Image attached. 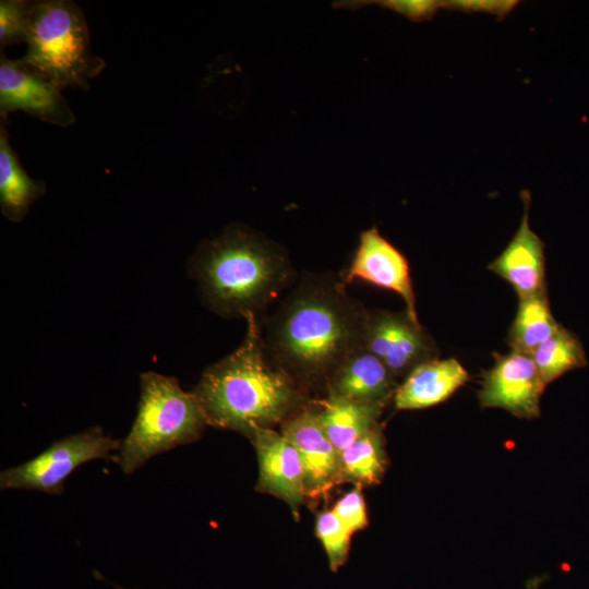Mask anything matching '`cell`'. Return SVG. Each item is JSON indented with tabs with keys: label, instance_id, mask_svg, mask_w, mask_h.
<instances>
[{
	"label": "cell",
	"instance_id": "17",
	"mask_svg": "<svg viewBox=\"0 0 589 589\" xmlns=\"http://www.w3.org/2000/svg\"><path fill=\"white\" fill-rule=\"evenodd\" d=\"M47 190L43 180L33 179L10 145L5 125L0 128V207L11 221L20 223L31 205Z\"/></svg>",
	"mask_w": 589,
	"mask_h": 589
},
{
	"label": "cell",
	"instance_id": "5",
	"mask_svg": "<svg viewBox=\"0 0 589 589\" xmlns=\"http://www.w3.org/2000/svg\"><path fill=\"white\" fill-rule=\"evenodd\" d=\"M25 43L21 59L60 88L87 89L106 65L92 53L84 14L71 1H34Z\"/></svg>",
	"mask_w": 589,
	"mask_h": 589
},
{
	"label": "cell",
	"instance_id": "7",
	"mask_svg": "<svg viewBox=\"0 0 589 589\" xmlns=\"http://www.w3.org/2000/svg\"><path fill=\"white\" fill-rule=\"evenodd\" d=\"M495 362L483 374L478 397L482 408H501L520 419L540 416L545 387L530 354L512 350L494 354Z\"/></svg>",
	"mask_w": 589,
	"mask_h": 589
},
{
	"label": "cell",
	"instance_id": "16",
	"mask_svg": "<svg viewBox=\"0 0 589 589\" xmlns=\"http://www.w3.org/2000/svg\"><path fill=\"white\" fill-rule=\"evenodd\" d=\"M383 408L381 404L326 396L314 410L326 436L340 453L378 426Z\"/></svg>",
	"mask_w": 589,
	"mask_h": 589
},
{
	"label": "cell",
	"instance_id": "18",
	"mask_svg": "<svg viewBox=\"0 0 589 589\" xmlns=\"http://www.w3.org/2000/svg\"><path fill=\"white\" fill-rule=\"evenodd\" d=\"M558 328L546 292L522 298L509 327L507 344L514 351L531 354Z\"/></svg>",
	"mask_w": 589,
	"mask_h": 589
},
{
	"label": "cell",
	"instance_id": "9",
	"mask_svg": "<svg viewBox=\"0 0 589 589\" xmlns=\"http://www.w3.org/2000/svg\"><path fill=\"white\" fill-rule=\"evenodd\" d=\"M25 111L58 127L75 123V115L61 88L27 65L22 59L11 60L1 56L0 113Z\"/></svg>",
	"mask_w": 589,
	"mask_h": 589
},
{
	"label": "cell",
	"instance_id": "3",
	"mask_svg": "<svg viewBox=\"0 0 589 589\" xmlns=\"http://www.w3.org/2000/svg\"><path fill=\"white\" fill-rule=\"evenodd\" d=\"M192 271L205 303L225 317L260 318L296 283L286 251L242 225L203 242Z\"/></svg>",
	"mask_w": 589,
	"mask_h": 589
},
{
	"label": "cell",
	"instance_id": "23",
	"mask_svg": "<svg viewBox=\"0 0 589 589\" xmlns=\"http://www.w3.org/2000/svg\"><path fill=\"white\" fill-rule=\"evenodd\" d=\"M372 4L401 14L412 22L431 20L442 9L441 1L437 0L338 1L334 3L336 8L347 9H358Z\"/></svg>",
	"mask_w": 589,
	"mask_h": 589
},
{
	"label": "cell",
	"instance_id": "6",
	"mask_svg": "<svg viewBox=\"0 0 589 589\" xmlns=\"http://www.w3.org/2000/svg\"><path fill=\"white\" fill-rule=\"evenodd\" d=\"M121 441L105 434L100 426L53 442L31 460L1 471L0 488L41 491L60 495L64 481L81 465L94 459H112Z\"/></svg>",
	"mask_w": 589,
	"mask_h": 589
},
{
	"label": "cell",
	"instance_id": "14",
	"mask_svg": "<svg viewBox=\"0 0 589 589\" xmlns=\"http://www.w3.org/2000/svg\"><path fill=\"white\" fill-rule=\"evenodd\" d=\"M469 374L454 359H430L416 366L398 385L393 400L399 410L424 409L448 399L466 384Z\"/></svg>",
	"mask_w": 589,
	"mask_h": 589
},
{
	"label": "cell",
	"instance_id": "24",
	"mask_svg": "<svg viewBox=\"0 0 589 589\" xmlns=\"http://www.w3.org/2000/svg\"><path fill=\"white\" fill-rule=\"evenodd\" d=\"M332 510L351 534L368 525L365 502L359 484L344 494Z\"/></svg>",
	"mask_w": 589,
	"mask_h": 589
},
{
	"label": "cell",
	"instance_id": "20",
	"mask_svg": "<svg viewBox=\"0 0 589 589\" xmlns=\"http://www.w3.org/2000/svg\"><path fill=\"white\" fill-rule=\"evenodd\" d=\"M530 356L545 384L585 364V353L580 342L572 333L561 326Z\"/></svg>",
	"mask_w": 589,
	"mask_h": 589
},
{
	"label": "cell",
	"instance_id": "11",
	"mask_svg": "<svg viewBox=\"0 0 589 589\" xmlns=\"http://www.w3.org/2000/svg\"><path fill=\"white\" fill-rule=\"evenodd\" d=\"M281 424V434L299 453L304 471L305 495H326L342 480L340 453L326 436L315 410L300 408Z\"/></svg>",
	"mask_w": 589,
	"mask_h": 589
},
{
	"label": "cell",
	"instance_id": "26",
	"mask_svg": "<svg viewBox=\"0 0 589 589\" xmlns=\"http://www.w3.org/2000/svg\"><path fill=\"white\" fill-rule=\"evenodd\" d=\"M117 589H123V588H121V587L117 586Z\"/></svg>",
	"mask_w": 589,
	"mask_h": 589
},
{
	"label": "cell",
	"instance_id": "2",
	"mask_svg": "<svg viewBox=\"0 0 589 589\" xmlns=\"http://www.w3.org/2000/svg\"><path fill=\"white\" fill-rule=\"evenodd\" d=\"M244 320L241 345L209 365L192 393L208 425L247 435L256 428L283 423L302 407L303 395L268 361L259 317L249 314Z\"/></svg>",
	"mask_w": 589,
	"mask_h": 589
},
{
	"label": "cell",
	"instance_id": "12",
	"mask_svg": "<svg viewBox=\"0 0 589 589\" xmlns=\"http://www.w3.org/2000/svg\"><path fill=\"white\" fill-rule=\"evenodd\" d=\"M247 435L257 455V489L281 498L297 514L306 496L303 466L297 448L272 428H256Z\"/></svg>",
	"mask_w": 589,
	"mask_h": 589
},
{
	"label": "cell",
	"instance_id": "25",
	"mask_svg": "<svg viewBox=\"0 0 589 589\" xmlns=\"http://www.w3.org/2000/svg\"><path fill=\"white\" fill-rule=\"evenodd\" d=\"M513 0H447L441 1L442 9L456 10L465 13H490L500 20L504 19L518 4Z\"/></svg>",
	"mask_w": 589,
	"mask_h": 589
},
{
	"label": "cell",
	"instance_id": "4",
	"mask_svg": "<svg viewBox=\"0 0 589 589\" xmlns=\"http://www.w3.org/2000/svg\"><path fill=\"white\" fill-rule=\"evenodd\" d=\"M206 425L192 392L183 390L175 377L143 373L137 414L116 461L124 473H132L152 457L194 442Z\"/></svg>",
	"mask_w": 589,
	"mask_h": 589
},
{
	"label": "cell",
	"instance_id": "19",
	"mask_svg": "<svg viewBox=\"0 0 589 589\" xmlns=\"http://www.w3.org/2000/svg\"><path fill=\"white\" fill-rule=\"evenodd\" d=\"M384 437L380 426L340 452L342 480L359 485L380 482L386 469Z\"/></svg>",
	"mask_w": 589,
	"mask_h": 589
},
{
	"label": "cell",
	"instance_id": "15",
	"mask_svg": "<svg viewBox=\"0 0 589 589\" xmlns=\"http://www.w3.org/2000/svg\"><path fill=\"white\" fill-rule=\"evenodd\" d=\"M398 385L397 377L386 364L364 348L335 373L327 396L385 406Z\"/></svg>",
	"mask_w": 589,
	"mask_h": 589
},
{
	"label": "cell",
	"instance_id": "22",
	"mask_svg": "<svg viewBox=\"0 0 589 589\" xmlns=\"http://www.w3.org/2000/svg\"><path fill=\"white\" fill-rule=\"evenodd\" d=\"M34 1H0V44L8 46L25 41Z\"/></svg>",
	"mask_w": 589,
	"mask_h": 589
},
{
	"label": "cell",
	"instance_id": "10",
	"mask_svg": "<svg viewBox=\"0 0 589 589\" xmlns=\"http://www.w3.org/2000/svg\"><path fill=\"white\" fill-rule=\"evenodd\" d=\"M340 278L346 286L360 279L396 292L402 298L408 315L420 323L409 263L406 256L381 235L376 226L360 233L353 257Z\"/></svg>",
	"mask_w": 589,
	"mask_h": 589
},
{
	"label": "cell",
	"instance_id": "21",
	"mask_svg": "<svg viewBox=\"0 0 589 589\" xmlns=\"http://www.w3.org/2000/svg\"><path fill=\"white\" fill-rule=\"evenodd\" d=\"M315 531L326 552L329 568L337 572L347 561L351 533L332 509L318 513Z\"/></svg>",
	"mask_w": 589,
	"mask_h": 589
},
{
	"label": "cell",
	"instance_id": "8",
	"mask_svg": "<svg viewBox=\"0 0 589 589\" xmlns=\"http://www.w3.org/2000/svg\"><path fill=\"white\" fill-rule=\"evenodd\" d=\"M365 349L380 358L398 377L435 358V345L420 323L408 313L369 311Z\"/></svg>",
	"mask_w": 589,
	"mask_h": 589
},
{
	"label": "cell",
	"instance_id": "13",
	"mask_svg": "<svg viewBox=\"0 0 589 589\" xmlns=\"http://www.w3.org/2000/svg\"><path fill=\"white\" fill-rule=\"evenodd\" d=\"M524 215L515 236L489 269L506 280L519 299L544 293V244L529 226L530 192H521Z\"/></svg>",
	"mask_w": 589,
	"mask_h": 589
},
{
	"label": "cell",
	"instance_id": "1",
	"mask_svg": "<svg viewBox=\"0 0 589 589\" xmlns=\"http://www.w3.org/2000/svg\"><path fill=\"white\" fill-rule=\"evenodd\" d=\"M368 314L340 276L305 273L259 318L265 354L301 393L311 386L327 392L340 366L365 348Z\"/></svg>",
	"mask_w": 589,
	"mask_h": 589
}]
</instances>
